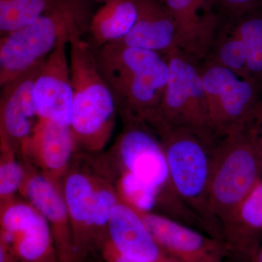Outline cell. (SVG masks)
<instances>
[{
    "mask_svg": "<svg viewBox=\"0 0 262 262\" xmlns=\"http://www.w3.org/2000/svg\"><path fill=\"white\" fill-rule=\"evenodd\" d=\"M93 50L98 70L113 93L119 115L138 117L155 127L159 120L160 103L168 81L165 57L117 42Z\"/></svg>",
    "mask_w": 262,
    "mask_h": 262,
    "instance_id": "1",
    "label": "cell"
},
{
    "mask_svg": "<svg viewBox=\"0 0 262 262\" xmlns=\"http://www.w3.org/2000/svg\"><path fill=\"white\" fill-rule=\"evenodd\" d=\"M97 3L50 0L40 16L0 38V86L40 64L63 38L85 37Z\"/></svg>",
    "mask_w": 262,
    "mask_h": 262,
    "instance_id": "2",
    "label": "cell"
},
{
    "mask_svg": "<svg viewBox=\"0 0 262 262\" xmlns=\"http://www.w3.org/2000/svg\"><path fill=\"white\" fill-rule=\"evenodd\" d=\"M73 102L70 129L77 151L100 152L111 138L117 107L111 90L98 70L94 50L84 37L70 42Z\"/></svg>",
    "mask_w": 262,
    "mask_h": 262,
    "instance_id": "3",
    "label": "cell"
},
{
    "mask_svg": "<svg viewBox=\"0 0 262 262\" xmlns=\"http://www.w3.org/2000/svg\"><path fill=\"white\" fill-rule=\"evenodd\" d=\"M258 119L220 138L213 147L209 208L220 235L222 227L262 179Z\"/></svg>",
    "mask_w": 262,
    "mask_h": 262,
    "instance_id": "4",
    "label": "cell"
},
{
    "mask_svg": "<svg viewBox=\"0 0 262 262\" xmlns=\"http://www.w3.org/2000/svg\"><path fill=\"white\" fill-rule=\"evenodd\" d=\"M122 130L108 155L128 172L157 191L158 206L166 216L189 224L195 215L182 201L170 179L166 156L158 134L144 120L131 115H121Z\"/></svg>",
    "mask_w": 262,
    "mask_h": 262,
    "instance_id": "5",
    "label": "cell"
},
{
    "mask_svg": "<svg viewBox=\"0 0 262 262\" xmlns=\"http://www.w3.org/2000/svg\"><path fill=\"white\" fill-rule=\"evenodd\" d=\"M155 132L163 144L176 192L186 206L209 227L213 237L221 239L209 208L212 152L215 144L182 127L161 125Z\"/></svg>",
    "mask_w": 262,
    "mask_h": 262,
    "instance_id": "6",
    "label": "cell"
},
{
    "mask_svg": "<svg viewBox=\"0 0 262 262\" xmlns=\"http://www.w3.org/2000/svg\"><path fill=\"white\" fill-rule=\"evenodd\" d=\"M208 118L217 139L241 130L262 111V84L208 59L201 68Z\"/></svg>",
    "mask_w": 262,
    "mask_h": 262,
    "instance_id": "7",
    "label": "cell"
},
{
    "mask_svg": "<svg viewBox=\"0 0 262 262\" xmlns=\"http://www.w3.org/2000/svg\"><path fill=\"white\" fill-rule=\"evenodd\" d=\"M165 57L168 65V81L160 103L159 120L153 130L161 125L182 127L215 144L218 139L210 125L198 61L179 50Z\"/></svg>",
    "mask_w": 262,
    "mask_h": 262,
    "instance_id": "8",
    "label": "cell"
},
{
    "mask_svg": "<svg viewBox=\"0 0 262 262\" xmlns=\"http://www.w3.org/2000/svg\"><path fill=\"white\" fill-rule=\"evenodd\" d=\"M16 262H60L51 227L29 202L1 204V235Z\"/></svg>",
    "mask_w": 262,
    "mask_h": 262,
    "instance_id": "9",
    "label": "cell"
},
{
    "mask_svg": "<svg viewBox=\"0 0 262 262\" xmlns=\"http://www.w3.org/2000/svg\"><path fill=\"white\" fill-rule=\"evenodd\" d=\"M25 177L20 192L47 221L60 262H77L70 215L61 184L24 160Z\"/></svg>",
    "mask_w": 262,
    "mask_h": 262,
    "instance_id": "10",
    "label": "cell"
},
{
    "mask_svg": "<svg viewBox=\"0 0 262 262\" xmlns=\"http://www.w3.org/2000/svg\"><path fill=\"white\" fill-rule=\"evenodd\" d=\"M70 38L60 41L41 63L34 84V96L41 120L70 127L73 88L67 46Z\"/></svg>",
    "mask_w": 262,
    "mask_h": 262,
    "instance_id": "11",
    "label": "cell"
},
{
    "mask_svg": "<svg viewBox=\"0 0 262 262\" xmlns=\"http://www.w3.org/2000/svg\"><path fill=\"white\" fill-rule=\"evenodd\" d=\"M140 214L162 251L179 261L226 262L228 258L220 239L165 215L153 212Z\"/></svg>",
    "mask_w": 262,
    "mask_h": 262,
    "instance_id": "12",
    "label": "cell"
},
{
    "mask_svg": "<svg viewBox=\"0 0 262 262\" xmlns=\"http://www.w3.org/2000/svg\"><path fill=\"white\" fill-rule=\"evenodd\" d=\"M40 64L1 86L0 134L6 137L18 155L40 120L34 96V80Z\"/></svg>",
    "mask_w": 262,
    "mask_h": 262,
    "instance_id": "13",
    "label": "cell"
},
{
    "mask_svg": "<svg viewBox=\"0 0 262 262\" xmlns=\"http://www.w3.org/2000/svg\"><path fill=\"white\" fill-rule=\"evenodd\" d=\"M177 24V50L196 61L206 58L215 42L219 18L211 0H160Z\"/></svg>",
    "mask_w": 262,
    "mask_h": 262,
    "instance_id": "14",
    "label": "cell"
},
{
    "mask_svg": "<svg viewBox=\"0 0 262 262\" xmlns=\"http://www.w3.org/2000/svg\"><path fill=\"white\" fill-rule=\"evenodd\" d=\"M76 152L70 127L40 120L19 156L50 178L61 183Z\"/></svg>",
    "mask_w": 262,
    "mask_h": 262,
    "instance_id": "15",
    "label": "cell"
},
{
    "mask_svg": "<svg viewBox=\"0 0 262 262\" xmlns=\"http://www.w3.org/2000/svg\"><path fill=\"white\" fill-rule=\"evenodd\" d=\"M228 258L255 262L262 237V179L221 230Z\"/></svg>",
    "mask_w": 262,
    "mask_h": 262,
    "instance_id": "16",
    "label": "cell"
},
{
    "mask_svg": "<svg viewBox=\"0 0 262 262\" xmlns=\"http://www.w3.org/2000/svg\"><path fill=\"white\" fill-rule=\"evenodd\" d=\"M69 168L61 184L70 215L77 262H83L95 248L91 231L96 176Z\"/></svg>",
    "mask_w": 262,
    "mask_h": 262,
    "instance_id": "17",
    "label": "cell"
},
{
    "mask_svg": "<svg viewBox=\"0 0 262 262\" xmlns=\"http://www.w3.org/2000/svg\"><path fill=\"white\" fill-rule=\"evenodd\" d=\"M108 241L118 252L137 262H156L166 256L140 213L120 199L108 223Z\"/></svg>",
    "mask_w": 262,
    "mask_h": 262,
    "instance_id": "18",
    "label": "cell"
},
{
    "mask_svg": "<svg viewBox=\"0 0 262 262\" xmlns=\"http://www.w3.org/2000/svg\"><path fill=\"white\" fill-rule=\"evenodd\" d=\"M139 16L120 44L142 48L165 56L177 50V24L160 0H136Z\"/></svg>",
    "mask_w": 262,
    "mask_h": 262,
    "instance_id": "19",
    "label": "cell"
},
{
    "mask_svg": "<svg viewBox=\"0 0 262 262\" xmlns=\"http://www.w3.org/2000/svg\"><path fill=\"white\" fill-rule=\"evenodd\" d=\"M138 16L136 0H108L96 10L84 39L93 48L120 42L134 28Z\"/></svg>",
    "mask_w": 262,
    "mask_h": 262,
    "instance_id": "20",
    "label": "cell"
},
{
    "mask_svg": "<svg viewBox=\"0 0 262 262\" xmlns=\"http://www.w3.org/2000/svg\"><path fill=\"white\" fill-rule=\"evenodd\" d=\"M120 201L118 193L106 179L96 176L91 231L95 248H100L108 239V226L115 206Z\"/></svg>",
    "mask_w": 262,
    "mask_h": 262,
    "instance_id": "21",
    "label": "cell"
},
{
    "mask_svg": "<svg viewBox=\"0 0 262 262\" xmlns=\"http://www.w3.org/2000/svg\"><path fill=\"white\" fill-rule=\"evenodd\" d=\"M0 200L1 204L14 199L23 185L25 170L18 153L6 137L0 134Z\"/></svg>",
    "mask_w": 262,
    "mask_h": 262,
    "instance_id": "22",
    "label": "cell"
},
{
    "mask_svg": "<svg viewBox=\"0 0 262 262\" xmlns=\"http://www.w3.org/2000/svg\"><path fill=\"white\" fill-rule=\"evenodd\" d=\"M50 0H0V36L32 23L42 14Z\"/></svg>",
    "mask_w": 262,
    "mask_h": 262,
    "instance_id": "23",
    "label": "cell"
},
{
    "mask_svg": "<svg viewBox=\"0 0 262 262\" xmlns=\"http://www.w3.org/2000/svg\"><path fill=\"white\" fill-rule=\"evenodd\" d=\"M117 187L120 201L140 213L152 212L158 206L157 191L128 172H121Z\"/></svg>",
    "mask_w": 262,
    "mask_h": 262,
    "instance_id": "24",
    "label": "cell"
},
{
    "mask_svg": "<svg viewBox=\"0 0 262 262\" xmlns=\"http://www.w3.org/2000/svg\"><path fill=\"white\" fill-rule=\"evenodd\" d=\"M209 59L227 67L239 77H245L248 49L238 37L225 30L215 39Z\"/></svg>",
    "mask_w": 262,
    "mask_h": 262,
    "instance_id": "25",
    "label": "cell"
},
{
    "mask_svg": "<svg viewBox=\"0 0 262 262\" xmlns=\"http://www.w3.org/2000/svg\"><path fill=\"white\" fill-rule=\"evenodd\" d=\"M224 15L232 22L262 8V0H211Z\"/></svg>",
    "mask_w": 262,
    "mask_h": 262,
    "instance_id": "26",
    "label": "cell"
},
{
    "mask_svg": "<svg viewBox=\"0 0 262 262\" xmlns=\"http://www.w3.org/2000/svg\"><path fill=\"white\" fill-rule=\"evenodd\" d=\"M100 251L104 262H137L118 252L108 239L100 248Z\"/></svg>",
    "mask_w": 262,
    "mask_h": 262,
    "instance_id": "27",
    "label": "cell"
},
{
    "mask_svg": "<svg viewBox=\"0 0 262 262\" xmlns=\"http://www.w3.org/2000/svg\"><path fill=\"white\" fill-rule=\"evenodd\" d=\"M258 149H259L260 159H261L262 171V112L260 114L258 120Z\"/></svg>",
    "mask_w": 262,
    "mask_h": 262,
    "instance_id": "28",
    "label": "cell"
},
{
    "mask_svg": "<svg viewBox=\"0 0 262 262\" xmlns=\"http://www.w3.org/2000/svg\"><path fill=\"white\" fill-rule=\"evenodd\" d=\"M156 262H180L178 260L175 259V258L170 257V256H164L163 258H162L161 259H160L159 261Z\"/></svg>",
    "mask_w": 262,
    "mask_h": 262,
    "instance_id": "29",
    "label": "cell"
},
{
    "mask_svg": "<svg viewBox=\"0 0 262 262\" xmlns=\"http://www.w3.org/2000/svg\"><path fill=\"white\" fill-rule=\"evenodd\" d=\"M255 262H262V246L258 251L257 256H256V261Z\"/></svg>",
    "mask_w": 262,
    "mask_h": 262,
    "instance_id": "30",
    "label": "cell"
},
{
    "mask_svg": "<svg viewBox=\"0 0 262 262\" xmlns=\"http://www.w3.org/2000/svg\"><path fill=\"white\" fill-rule=\"evenodd\" d=\"M91 1L94 2V3H97V4H103V3L107 2L108 0H91Z\"/></svg>",
    "mask_w": 262,
    "mask_h": 262,
    "instance_id": "31",
    "label": "cell"
}]
</instances>
